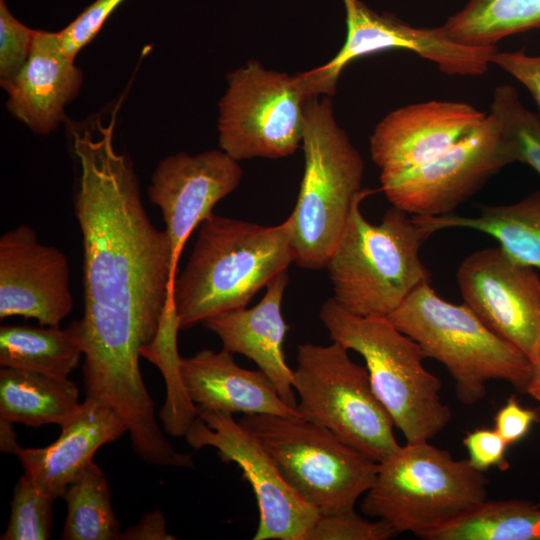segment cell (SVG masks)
<instances>
[{"label": "cell", "instance_id": "cell-1", "mask_svg": "<svg viewBox=\"0 0 540 540\" xmlns=\"http://www.w3.org/2000/svg\"><path fill=\"white\" fill-rule=\"evenodd\" d=\"M96 126V132H73L80 166L73 202L83 241V383L86 397L125 421L133 446L146 448L163 431L139 359L173 302L176 273L168 233L151 222L133 163L114 147L113 119Z\"/></svg>", "mask_w": 540, "mask_h": 540}, {"label": "cell", "instance_id": "cell-2", "mask_svg": "<svg viewBox=\"0 0 540 540\" xmlns=\"http://www.w3.org/2000/svg\"><path fill=\"white\" fill-rule=\"evenodd\" d=\"M291 218L275 226L212 214L199 228L186 266L173 285L180 330L243 308L294 262Z\"/></svg>", "mask_w": 540, "mask_h": 540}, {"label": "cell", "instance_id": "cell-3", "mask_svg": "<svg viewBox=\"0 0 540 540\" xmlns=\"http://www.w3.org/2000/svg\"><path fill=\"white\" fill-rule=\"evenodd\" d=\"M355 200L345 230L327 264L333 300L361 317H388L431 275L419 256L432 234L412 215L392 206L371 224Z\"/></svg>", "mask_w": 540, "mask_h": 540}, {"label": "cell", "instance_id": "cell-4", "mask_svg": "<svg viewBox=\"0 0 540 540\" xmlns=\"http://www.w3.org/2000/svg\"><path fill=\"white\" fill-rule=\"evenodd\" d=\"M319 318L330 339L360 354L372 388L407 443L431 440L450 422L441 381L423 365L420 346L387 317H361L325 301Z\"/></svg>", "mask_w": 540, "mask_h": 540}, {"label": "cell", "instance_id": "cell-5", "mask_svg": "<svg viewBox=\"0 0 540 540\" xmlns=\"http://www.w3.org/2000/svg\"><path fill=\"white\" fill-rule=\"evenodd\" d=\"M304 174L290 214L294 263L320 270L337 246L361 189L364 163L339 126L329 96L313 97L306 106L302 139Z\"/></svg>", "mask_w": 540, "mask_h": 540}, {"label": "cell", "instance_id": "cell-6", "mask_svg": "<svg viewBox=\"0 0 540 540\" xmlns=\"http://www.w3.org/2000/svg\"><path fill=\"white\" fill-rule=\"evenodd\" d=\"M387 318L426 358L446 367L461 403L480 401L486 383L495 379L525 393L531 373L528 356L488 328L467 304L441 298L430 282L415 289Z\"/></svg>", "mask_w": 540, "mask_h": 540}, {"label": "cell", "instance_id": "cell-7", "mask_svg": "<svg viewBox=\"0 0 540 540\" xmlns=\"http://www.w3.org/2000/svg\"><path fill=\"white\" fill-rule=\"evenodd\" d=\"M488 478L468 459L455 460L429 441L407 443L379 463L362 512L398 535L417 537L487 499Z\"/></svg>", "mask_w": 540, "mask_h": 540}, {"label": "cell", "instance_id": "cell-8", "mask_svg": "<svg viewBox=\"0 0 540 540\" xmlns=\"http://www.w3.org/2000/svg\"><path fill=\"white\" fill-rule=\"evenodd\" d=\"M238 422L275 460L282 476L320 515L353 510L379 463L332 431L301 417L245 414Z\"/></svg>", "mask_w": 540, "mask_h": 540}, {"label": "cell", "instance_id": "cell-9", "mask_svg": "<svg viewBox=\"0 0 540 540\" xmlns=\"http://www.w3.org/2000/svg\"><path fill=\"white\" fill-rule=\"evenodd\" d=\"M341 344H299L293 388L299 417L326 427L380 463L401 446L394 422L375 394L366 367Z\"/></svg>", "mask_w": 540, "mask_h": 540}, {"label": "cell", "instance_id": "cell-10", "mask_svg": "<svg viewBox=\"0 0 540 540\" xmlns=\"http://www.w3.org/2000/svg\"><path fill=\"white\" fill-rule=\"evenodd\" d=\"M219 101V146L237 161L282 158L302 143L313 98L300 73L266 69L256 60L232 71Z\"/></svg>", "mask_w": 540, "mask_h": 540}, {"label": "cell", "instance_id": "cell-11", "mask_svg": "<svg viewBox=\"0 0 540 540\" xmlns=\"http://www.w3.org/2000/svg\"><path fill=\"white\" fill-rule=\"evenodd\" d=\"M512 163L507 140L489 113L477 129L434 158L380 173L381 190L392 206L410 215H446Z\"/></svg>", "mask_w": 540, "mask_h": 540}, {"label": "cell", "instance_id": "cell-12", "mask_svg": "<svg viewBox=\"0 0 540 540\" xmlns=\"http://www.w3.org/2000/svg\"><path fill=\"white\" fill-rule=\"evenodd\" d=\"M347 34L338 53L326 64L301 72L312 96L335 93L340 74L354 60L388 50H406L433 62L448 75L480 76L492 64L497 46L472 47L456 42L443 26L414 27L389 14H379L360 0H343Z\"/></svg>", "mask_w": 540, "mask_h": 540}, {"label": "cell", "instance_id": "cell-13", "mask_svg": "<svg viewBox=\"0 0 540 540\" xmlns=\"http://www.w3.org/2000/svg\"><path fill=\"white\" fill-rule=\"evenodd\" d=\"M197 408L185 439L194 449H217L220 459L242 470L257 500L259 524L254 540H305L319 517L286 482L275 460L232 414Z\"/></svg>", "mask_w": 540, "mask_h": 540}, {"label": "cell", "instance_id": "cell-14", "mask_svg": "<svg viewBox=\"0 0 540 540\" xmlns=\"http://www.w3.org/2000/svg\"><path fill=\"white\" fill-rule=\"evenodd\" d=\"M461 296L482 322L532 359L540 340V277L500 247L468 255L457 270Z\"/></svg>", "mask_w": 540, "mask_h": 540}, {"label": "cell", "instance_id": "cell-15", "mask_svg": "<svg viewBox=\"0 0 540 540\" xmlns=\"http://www.w3.org/2000/svg\"><path fill=\"white\" fill-rule=\"evenodd\" d=\"M72 308L66 255L41 243L29 225L6 231L0 238V319L22 316L58 326Z\"/></svg>", "mask_w": 540, "mask_h": 540}, {"label": "cell", "instance_id": "cell-16", "mask_svg": "<svg viewBox=\"0 0 540 540\" xmlns=\"http://www.w3.org/2000/svg\"><path fill=\"white\" fill-rule=\"evenodd\" d=\"M238 162L221 149L180 152L161 160L153 172L147 195L161 210L175 273L191 233L238 187L243 175Z\"/></svg>", "mask_w": 540, "mask_h": 540}, {"label": "cell", "instance_id": "cell-17", "mask_svg": "<svg viewBox=\"0 0 540 540\" xmlns=\"http://www.w3.org/2000/svg\"><path fill=\"white\" fill-rule=\"evenodd\" d=\"M487 114L460 101L430 100L387 114L370 137V154L381 173L420 165L477 129Z\"/></svg>", "mask_w": 540, "mask_h": 540}, {"label": "cell", "instance_id": "cell-18", "mask_svg": "<svg viewBox=\"0 0 540 540\" xmlns=\"http://www.w3.org/2000/svg\"><path fill=\"white\" fill-rule=\"evenodd\" d=\"M288 281L287 271H283L267 284L263 298L254 307L221 312L201 324L219 337L223 349L252 360L273 382L283 401L296 409L293 370L283 352L288 326L281 304Z\"/></svg>", "mask_w": 540, "mask_h": 540}, {"label": "cell", "instance_id": "cell-19", "mask_svg": "<svg viewBox=\"0 0 540 540\" xmlns=\"http://www.w3.org/2000/svg\"><path fill=\"white\" fill-rule=\"evenodd\" d=\"M128 433L121 416L109 405L86 397L77 415L61 427L60 436L41 448L18 447L24 474L43 494L57 499L93 461L96 451Z\"/></svg>", "mask_w": 540, "mask_h": 540}, {"label": "cell", "instance_id": "cell-20", "mask_svg": "<svg viewBox=\"0 0 540 540\" xmlns=\"http://www.w3.org/2000/svg\"><path fill=\"white\" fill-rule=\"evenodd\" d=\"M180 373L190 400L201 409L225 413L299 417L260 369L239 366L233 353L204 349L180 358Z\"/></svg>", "mask_w": 540, "mask_h": 540}, {"label": "cell", "instance_id": "cell-21", "mask_svg": "<svg viewBox=\"0 0 540 540\" xmlns=\"http://www.w3.org/2000/svg\"><path fill=\"white\" fill-rule=\"evenodd\" d=\"M82 71L63 53L57 32L35 30L29 58L7 91L11 115L34 133L47 135L65 118L78 94Z\"/></svg>", "mask_w": 540, "mask_h": 540}, {"label": "cell", "instance_id": "cell-22", "mask_svg": "<svg viewBox=\"0 0 540 540\" xmlns=\"http://www.w3.org/2000/svg\"><path fill=\"white\" fill-rule=\"evenodd\" d=\"M412 216L431 234L450 228L483 232L511 259L540 270V189L512 204L485 205L476 216Z\"/></svg>", "mask_w": 540, "mask_h": 540}, {"label": "cell", "instance_id": "cell-23", "mask_svg": "<svg viewBox=\"0 0 540 540\" xmlns=\"http://www.w3.org/2000/svg\"><path fill=\"white\" fill-rule=\"evenodd\" d=\"M69 378L12 367L0 369V420L30 427L70 422L81 408Z\"/></svg>", "mask_w": 540, "mask_h": 540}, {"label": "cell", "instance_id": "cell-24", "mask_svg": "<svg viewBox=\"0 0 540 540\" xmlns=\"http://www.w3.org/2000/svg\"><path fill=\"white\" fill-rule=\"evenodd\" d=\"M84 355L80 320L66 328L4 325L0 328V365L68 378Z\"/></svg>", "mask_w": 540, "mask_h": 540}, {"label": "cell", "instance_id": "cell-25", "mask_svg": "<svg viewBox=\"0 0 540 540\" xmlns=\"http://www.w3.org/2000/svg\"><path fill=\"white\" fill-rule=\"evenodd\" d=\"M424 540H540V505L510 499L483 502L424 533Z\"/></svg>", "mask_w": 540, "mask_h": 540}, {"label": "cell", "instance_id": "cell-26", "mask_svg": "<svg viewBox=\"0 0 540 540\" xmlns=\"http://www.w3.org/2000/svg\"><path fill=\"white\" fill-rule=\"evenodd\" d=\"M442 26L460 44L496 46L506 37L540 29V0H469Z\"/></svg>", "mask_w": 540, "mask_h": 540}, {"label": "cell", "instance_id": "cell-27", "mask_svg": "<svg viewBox=\"0 0 540 540\" xmlns=\"http://www.w3.org/2000/svg\"><path fill=\"white\" fill-rule=\"evenodd\" d=\"M67 513L61 539L118 540L120 524L102 469L93 461L67 486L62 495Z\"/></svg>", "mask_w": 540, "mask_h": 540}, {"label": "cell", "instance_id": "cell-28", "mask_svg": "<svg viewBox=\"0 0 540 540\" xmlns=\"http://www.w3.org/2000/svg\"><path fill=\"white\" fill-rule=\"evenodd\" d=\"M180 330L174 305H168L154 341L144 348L141 356L157 364L168 384L167 403L160 413L165 430L173 436H185L197 418L196 405L188 397L180 373L176 334Z\"/></svg>", "mask_w": 540, "mask_h": 540}, {"label": "cell", "instance_id": "cell-29", "mask_svg": "<svg viewBox=\"0 0 540 540\" xmlns=\"http://www.w3.org/2000/svg\"><path fill=\"white\" fill-rule=\"evenodd\" d=\"M490 114L501 127L513 162L524 163L540 175V116L528 110L508 84L495 88Z\"/></svg>", "mask_w": 540, "mask_h": 540}, {"label": "cell", "instance_id": "cell-30", "mask_svg": "<svg viewBox=\"0 0 540 540\" xmlns=\"http://www.w3.org/2000/svg\"><path fill=\"white\" fill-rule=\"evenodd\" d=\"M55 500L40 492L30 478L23 474L15 485L8 526L0 539H49Z\"/></svg>", "mask_w": 540, "mask_h": 540}, {"label": "cell", "instance_id": "cell-31", "mask_svg": "<svg viewBox=\"0 0 540 540\" xmlns=\"http://www.w3.org/2000/svg\"><path fill=\"white\" fill-rule=\"evenodd\" d=\"M35 30L21 23L0 0V85L7 92L26 64Z\"/></svg>", "mask_w": 540, "mask_h": 540}, {"label": "cell", "instance_id": "cell-32", "mask_svg": "<svg viewBox=\"0 0 540 540\" xmlns=\"http://www.w3.org/2000/svg\"><path fill=\"white\" fill-rule=\"evenodd\" d=\"M397 534L384 521H371L354 509L319 515L305 540H388Z\"/></svg>", "mask_w": 540, "mask_h": 540}, {"label": "cell", "instance_id": "cell-33", "mask_svg": "<svg viewBox=\"0 0 540 540\" xmlns=\"http://www.w3.org/2000/svg\"><path fill=\"white\" fill-rule=\"evenodd\" d=\"M125 0H95L69 25L57 32L65 56L74 61L82 48L89 44L106 20Z\"/></svg>", "mask_w": 540, "mask_h": 540}, {"label": "cell", "instance_id": "cell-34", "mask_svg": "<svg viewBox=\"0 0 540 540\" xmlns=\"http://www.w3.org/2000/svg\"><path fill=\"white\" fill-rule=\"evenodd\" d=\"M463 445L468 452L467 459L477 470L485 472L497 467L505 471L510 466L506 459L509 445L494 428H477L467 432Z\"/></svg>", "mask_w": 540, "mask_h": 540}, {"label": "cell", "instance_id": "cell-35", "mask_svg": "<svg viewBox=\"0 0 540 540\" xmlns=\"http://www.w3.org/2000/svg\"><path fill=\"white\" fill-rule=\"evenodd\" d=\"M540 422V407H523L511 395L494 416V429L510 446L521 441L534 423Z\"/></svg>", "mask_w": 540, "mask_h": 540}, {"label": "cell", "instance_id": "cell-36", "mask_svg": "<svg viewBox=\"0 0 540 540\" xmlns=\"http://www.w3.org/2000/svg\"><path fill=\"white\" fill-rule=\"evenodd\" d=\"M491 63L510 74L529 90L540 113V55H529L524 50L497 51L492 56Z\"/></svg>", "mask_w": 540, "mask_h": 540}, {"label": "cell", "instance_id": "cell-37", "mask_svg": "<svg viewBox=\"0 0 540 540\" xmlns=\"http://www.w3.org/2000/svg\"><path fill=\"white\" fill-rule=\"evenodd\" d=\"M122 540H174L167 532L166 520L163 513L153 510L146 513L135 525L120 533Z\"/></svg>", "mask_w": 540, "mask_h": 540}, {"label": "cell", "instance_id": "cell-38", "mask_svg": "<svg viewBox=\"0 0 540 540\" xmlns=\"http://www.w3.org/2000/svg\"><path fill=\"white\" fill-rule=\"evenodd\" d=\"M525 393L540 402V340L531 359V373Z\"/></svg>", "mask_w": 540, "mask_h": 540}, {"label": "cell", "instance_id": "cell-39", "mask_svg": "<svg viewBox=\"0 0 540 540\" xmlns=\"http://www.w3.org/2000/svg\"><path fill=\"white\" fill-rule=\"evenodd\" d=\"M1 423V451L14 453L20 447L16 441L15 433L12 428V423L0 420Z\"/></svg>", "mask_w": 540, "mask_h": 540}, {"label": "cell", "instance_id": "cell-40", "mask_svg": "<svg viewBox=\"0 0 540 540\" xmlns=\"http://www.w3.org/2000/svg\"><path fill=\"white\" fill-rule=\"evenodd\" d=\"M539 505H540V502H539Z\"/></svg>", "mask_w": 540, "mask_h": 540}]
</instances>
